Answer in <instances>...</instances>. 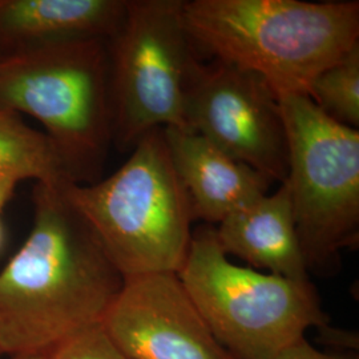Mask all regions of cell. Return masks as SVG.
<instances>
[{
    "instance_id": "277c9868",
    "label": "cell",
    "mask_w": 359,
    "mask_h": 359,
    "mask_svg": "<svg viewBox=\"0 0 359 359\" xmlns=\"http://www.w3.org/2000/svg\"><path fill=\"white\" fill-rule=\"evenodd\" d=\"M0 111L38 120L69 182L99 181L114 144L107 40L0 57Z\"/></svg>"
},
{
    "instance_id": "9a60e30c",
    "label": "cell",
    "mask_w": 359,
    "mask_h": 359,
    "mask_svg": "<svg viewBox=\"0 0 359 359\" xmlns=\"http://www.w3.org/2000/svg\"><path fill=\"white\" fill-rule=\"evenodd\" d=\"M47 359H118L116 348L103 326H95L53 347Z\"/></svg>"
},
{
    "instance_id": "4fadbf2b",
    "label": "cell",
    "mask_w": 359,
    "mask_h": 359,
    "mask_svg": "<svg viewBox=\"0 0 359 359\" xmlns=\"http://www.w3.org/2000/svg\"><path fill=\"white\" fill-rule=\"evenodd\" d=\"M0 177L34 179L60 185L69 182L44 132L25 124L20 116L0 111Z\"/></svg>"
},
{
    "instance_id": "6da1fadb",
    "label": "cell",
    "mask_w": 359,
    "mask_h": 359,
    "mask_svg": "<svg viewBox=\"0 0 359 359\" xmlns=\"http://www.w3.org/2000/svg\"><path fill=\"white\" fill-rule=\"evenodd\" d=\"M60 185L35 184L32 228L0 271L1 355L48 354L100 326L126 281Z\"/></svg>"
},
{
    "instance_id": "ba28073f",
    "label": "cell",
    "mask_w": 359,
    "mask_h": 359,
    "mask_svg": "<svg viewBox=\"0 0 359 359\" xmlns=\"http://www.w3.org/2000/svg\"><path fill=\"white\" fill-rule=\"evenodd\" d=\"M188 129L224 154L283 184L289 173L287 139L280 102L253 72L215 60L193 63L184 99Z\"/></svg>"
},
{
    "instance_id": "30bf717a",
    "label": "cell",
    "mask_w": 359,
    "mask_h": 359,
    "mask_svg": "<svg viewBox=\"0 0 359 359\" xmlns=\"http://www.w3.org/2000/svg\"><path fill=\"white\" fill-rule=\"evenodd\" d=\"M127 0H0V57L81 40H108Z\"/></svg>"
},
{
    "instance_id": "9c48e42d",
    "label": "cell",
    "mask_w": 359,
    "mask_h": 359,
    "mask_svg": "<svg viewBox=\"0 0 359 359\" xmlns=\"http://www.w3.org/2000/svg\"><path fill=\"white\" fill-rule=\"evenodd\" d=\"M102 326L127 359H237L215 338L177 273L126 278Z\"/></svg>"
},
{
    "instance_id": "d6986e66",
    "label": "cell",
    "mask_w": 359,
    "mask_h": 359,
    "mask_svg": "<svg viewBox=\"0 0 359 359\" xmlns=\"http://www.w3.org/2000/svg\"><path fill=\"white\" fill-rule=\"evenodd\" d=\"M118 359H127V358H126V357H123V355H121V354H120V357H118Z\"/></svg>"
},
{
    "instance_id": "5bb4252c",
    "label": "cell",
    "mask_w": 359,
    "mask_h": 359,
    "mask_svg": "<svg viewBox=\"0 0 359 359\" xmlns=\"http://www.w3.org/2000/svg\"><path fill=\"white\" fill-rule=\"evenodd\" d=\"M309 97L335 121L359 127V43L314 79Z\"/></svg>"
},
{
    "instance_id": "8fae6325",
    "label": "cell",
    "mask_w": 359,
    "mask_h": 359,
    "mask_svg": "<svg viewBox=\"0 0 359 359\" xmlns=\"http://www.w3.org/2000/svg\"><path fill=\"white\" fill-rule=\"evenodd\" d=\"M168 152L192 201L194 218L219 224L268 194L271 180L224 154L191 129L163 128Z\"/></svg>"
},
{
    "instance_id": "e0dca14e",
    "label": "cell",
    "mask_w": 359,
    "mask_h": 359,
    "mask_svg": "<svg viewBox=\"0 0 359 359\" xmlns=\"http://www.w3.org/2000/svg\"><path fill=\"white\" fill-rule=\"evenodd\" d=\"M18 182H19V180L15 179V177H0V216H1L4 206L7 205V203L13 197ZM1 244H3V228L0 224V248H1Z\"/></svg>"
},
{
    "instance_id": "7a4b0ae2",
    "label": "cell",
    "mask_w": 359,
    "mask_h": 359,
    "mask_svg": "<svg viewBox=\"0 0 359 359\" xmlns=\"http://www.w3.org/2000/svg\"><path fill=\"white\" fill-rule=\"evenodd\" d=\"M193 46L262 77L277 97L306 95L314 79L359 43V3L184 1Z\"/></svg>"
},
{
    "instance_id": "52a82bcc",
    "label": "cell",
    "mask_w": 359,
    "mask_h": 359,
    "mask_svg": "<svg viewBox=\"0 0 359 359\" xmlns=\"http://www.w3.org/2000/svg\"><path fill=\"white\" fill-rule=\"evenodd\" d=\"M107 51L114 144L120 151H130L154 129H188L184 99L197 59L182 0H127Z\"/></svg>"
},
{
    "instance_id": "8992f818",
    "label": "cell",
    "mask_w": 359,
    "mask_h": 359,
    "mask_svg": "<svg viewBox=\"0 0 359 359\" xmlns=\"http://www.w3.org/2000/svg\"><path fill=\"white\" fill-rule=\"evenodd\" d=\"M287 139L286 184L309 271L332 274L359 243V130L306 95L278 97Z\"/></svg>"
},
{
    "instance_id": "3957f363",
    "label": "cell",
    "mask_w": 359,
    "mask_h": 359,
    "mask_svg": "<svg viewBox=\"0 0 359 359\" xmlns=\"http://www.w3.org/2000/svg\"><path fill=\"white\" fill-rule=\"evenodd\" d=\"M128 160L93 184L60 191L90 222L124 278L179 273L192 240V201L168 152L163 128L142 136Z\"/></svg>"
},
{
    "instance_id": "ffe728a7",
    "label": "cell",
    "mask_w": 359,
    "mask_h": 359,
    "mask_svg": "<svg viewBox=\"0 0 359 359\" xmlns=\"http://www.w3.org/2000/svg\"><path fill=\"white\" fill-rule=\"evenodd\" d=\"M0 355H1V354H0Z\"/></svg>"
},
{
    "instance_id": "7c38bea8",
    "label": "cell",
    "mask_w": 359,
    "mask_h": 359,
    "mask_svg": "<svg viewBox=\"0 0 359 359\" xmlns=\"http://www.w3.org/2000/svg\"><path fill=\"white\" fill-rule=\"evenodd\" d=\"M215 231L226 256L287 280L311 283L286 184L231 213Z\"/></svg>"
},
{
    "instance_id": "5b68a950",
    "label": "cell",
    "mask_w": 359,
    "mask_h": 359,
    "mask_svg": "<svg viewBox=\"0 0 359 359\" xmlns=\"http://www.w3.org/2000/svg\"><path fill=\"white\" fill-rule=\"evenodd\" d=\"M177 276L215 338L234 358H273L305 338L310 327L329 329L313 283L233 264L212 228L192 233Z\"/></svg>"
},
{
    "instance_id": "2e32d148",
    "label": "cell",
    "mask_w": 359,
    "mask_h": 359,
    "mask_svg": "<svg viewBox=\"0 0 359 359\" xmlns=\"http://www.w3.org/2000/svg\"><path fill=\"white\" fill-rule=\"evenodd\" d=\"M270 359H358L357 355L323 353L321 350L311 346L306 338L299 339L294 345L286 347L281 353Z\"/></svg>"
},
{
    "instance_id": "ac0fdd59",
    "label": "cell",
    "mask_w": 359,
    "mask_h": 359,
    "mask_svg": "<svg viewBox=\"0 0 359 359\" xmlns=\"http://www.w3.org/2000/svg\"><path fill=\"white\" fill-rule=\"evenodd\" d=\"M8 359H47L46 354H26V355H13Z\"/></svg>"
}]
</instances>
